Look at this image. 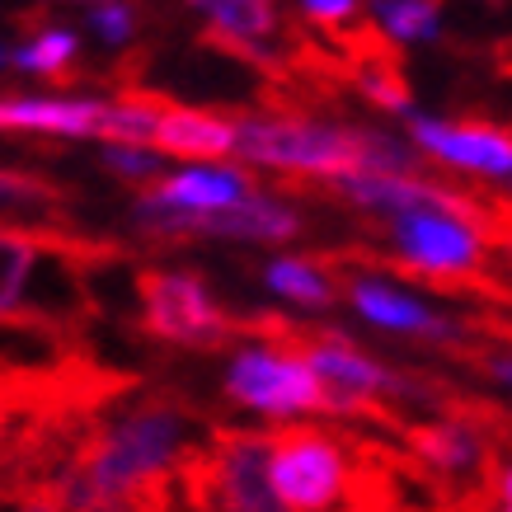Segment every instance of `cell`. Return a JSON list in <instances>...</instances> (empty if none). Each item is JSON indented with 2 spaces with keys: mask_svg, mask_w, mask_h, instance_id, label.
Listing matches in <instances>:
<instances>
[{
  "mask_svg": "<svg viewBox=\"0 0 512 512\" xmlns=\"http://www.w3.org/2000/svg\"><path fill=\"white\" fill-rule=\"evenodd\" d=\"M273 433L207 423L202 442L179 456V503L188 512H287L273 489Z\"/></svg>",
  "mask_w": 512,
  "mask_h": 512,
  "instance_id": "cell-1",
  "label": "cell"
},
{
  "mask_svg": "<svg viewBox=\"0 0 512 512\" xmlns=\"http://www.w3.org/2000/svg\"><path fill=\"white\" fill-rule=\"evenodd\" d=\"M235 156L292 174H343L367 165V127H329L296 113H240Z\"/></svg>",
  "mask_w": 512,
  "mask_h": 512,
  "instance_id": "cell-2",
  "label": "cell"
},
{
  "mask_svg": "<svg viewBox=\"0 0 512 512\" xmlns=\"http://www.w3.org/2000/svg\"><path fill=\"white\" fill-rule=\"evenodd\" d=\"M137 329L156 343L174 348H198V353H221L235 348V315L221 311L207 282L188 268H137Z\"/></svg>",
  "mask_w": 512,
  "mask_h": 512,
  "instance_id": "cell-3",
  "label": "cell"
},
{
  "mask_svg": "<svg viewBox=\"0 0 512 512\" xmlns=\"http://www.w3.org/2000/svg\"><path fill=\"white\" fill-rule=\"evenodd\" d=\"M226 395L245 409L273 414V419H292V414H325V381L273 348H240L226 372Z\"/></svg>",
  "mask_w": 512,
  "mask_h": 512,
  "instance_id": "cell-4",
  "label": "cell"
},
{
  "mask_svg": "<svg viewBox=\"0 0 512 512\" xmlns=\"http://www.w3.org/2000/svg\"><path fill=\"white\" fill-rule=\"evenodd\" d=\"M311 259L325 268L329 278H334V287L353 301V311L367 315L372 325L395 329V334H414V339L437 343V348L451 343V339H461V325H451V320L433 315L423 301H414V296H400L395 287H386V282H376V278H357V268H348V264H329V259H320V254H311Z\"/></svg>",
  "mask_w": 512,
  "mask_h": 512,
  "instance_id": "cell-5",
  "label": "cell"
},
{
  "mask_svg": "<svg viewBox=\"0 0 512 512\" xmlns=\"http://www.w3.org/2000/svg\"><path fill=\"white\" fill-rule=\"evenodd\" d=\"M404 118L423 156L466 174H484V179H512V132H498L489 123H437L419 113H404Z\"/></svg>",
  "mask_w": 512,
  "mask_h": 512,
  "instance_id": "cell-6",
  "label": "cell"
},
{
  "mask_svg": "<svg viewBox=\"0 0 512 512\" xmlns=\"http://www.w3.org/2000/svg\"><path fill=\"white\" fill-rule=\"evenodd\" d=\"M306 231V221L292 207H282L278 198H249L221 207V212H193V240H264V245H282Z\"/></svg>",
  "mask_w": 512,
  "mask_h": 512,
  "instance_id": "cell-7",
  "label": "cell"
},
{
  "mask_svg": "<svg viewBox=\"0 0 512 512\" xmlns=\"http://www.w3.org/2000/svg\"><path fill=\"white\" fill-rule=\"evenodd\" d=\"M151 146H160L165 156H179V160H231L235 156V123L221 118V113L170 104V109L156 118Z\"/></svg>",
  "mask_w": 512,
  "mask_h": 512,
  "instance_id": "cell-8",
  "label": "cell"
},
{
  "mask_svg": "<svg viewBox=\"0 0 512 512\" xmlns=\"http://www.w3.org/2000/svg\"><path fill=\"white\" fill-rule=\"evenodd\" d=\"M71 221H52V226H19V221H0V311H15L29 301V287L38 278V264L52 245H62Z\"/></svg>",
  "mask_w": 512,
  "mask_h": 512,
  "instance_id": "cell-9",
  "label": "cell"
},
{
  "mask_svg": "<svg viewBox=\"0 0 512 512\" xmlns=\"http://www.w3.org/2000/svg\"><path fill=\"white\" fill-rule=\"evenodd\" d=\"M99 99H0V132H43V137H99Z\"/></svg>",
  "mask_w": 512,
  "mask_h": 512,
  "instance_id": "cell-10",
  "label": "cell"
},
{
  "mask_svg": "<svg viewBox=\"0 0 512 512\" xmlns=\"http://www.w3.org/2000/svg\"><path fill=\"white\" fill-rule=\"evenodd\" d=\"M156 198L174 207H193V212H221L231 202L249 198L259 179L245 170H184V174H160L156 184H146Z\"/></svg>",
  "mask_w": 512,
  "mask_h": 512,
  "instance_id": "cell-11",
  "label": "cell"
},
{
  "mask_svg": "<svg viewBox=\"0 0 512 512\" xmlns=\"http://www.w3.org/2000/svg\"><path fill=\"white\" fill-rule=\"evenodd\" d=\"M76 33L66 29H38L29 33V43L10 52V66L29 71V76H47L52 85H76L80 71H76Z\"/></svg>",
  "mask_w": 512,
  "mask_h": 512,
  "instance_id": "cell-12",
  "label": "cell"
},
{
  "mask_svg": "<svg viewBox=\"0 0 512 512\" xmlns=\"http://www.w3.org/2000/svg\"><path fill=\"white\" fill-rule=\"evenodd\" d=\"M268 292H278L282 301H296V306H334L339 301V287L315 259H273L264 268Z\"/></svg>",
  "mask_w": 512,
  "mask_h": 512,
  "instance_id": "cell-13",
  "label": "cell"
},
{
  "mask_svg": "<svg viewBox=\"0 0 512 512\" xmlns=\"http://www.w3.org/2000/svg\"><path fill=\"white\" fill-rule=\"evenodd\" d=\"M372 19L395 43H428V38H437L442 0H376Z\"/></svg>",
  "mask_w": 512,
  "mask_h": 512,
  "instance_id": "cell-14",
  "label": "cell"
},
{
  "mask_svg": "<svg viewBox=\"0 0 512 512\" xmlns=\"http://www.w3.org/2000/svg\"><path fill=\"white\" fill-rule=\"evenodd\" d=\"M71 202V188L52 184L43 174L29 170H0V207H38V212H52V207H66Z\"/></svg>",
  "mask_w": 512,
  "mask_h": 512,
  "instance_id": "cell-15",
  "label": "cell"
},
{
  "mask_svg": "<svg viewBox=\"0 0 512 512\" xmlns=\"http://www.w3.org/2000/svg\"><path fill=\"white\" fill-rule=\"evenodd\" d=\"M104 170H113L118 179H132V184H156L160 174V160L151 151H141L132 141H109V151H104Z\"/></svg>",
  "mask_w": 512,
  "mask_h": 512,
  "instance_id": "cell-16",
  "label": "cell"
},
{
  "mask_svg": "<svg viewBox=\"0 0 512 512\" xmlns=\"http://www.w3.org/2000/svg\"><path fill=\"white\" fill-rule=\"evenodd\" d=\"M137 19L141 10L137 5H127V0H104V5H94L90 10V29L104 38V43H127L132 33H137Z\"/></svg>",
  "mask_w": 512,
  "mask_h": 512,
  "instance_id": "cell-17",
  "label": "cell"
},
{
  "mask_svg": "<svg viewBox=\"0 0 512 512\" xmlns=\"http://www.w3.org/2000/svg\"><path fill=\"white\" fill-rule=\"evenodd\" d=\"M451 357H461V362H470V367H480L484 376H494V381H503V386H512V357H498V353H480V348H470L466 339H451L442 343Z\"/></svg>",
  "mask_w": 512,
  "mask_h": 512,
  "instance_id": "cell-18",
  "label": "cell"
},
{
  "mask_svg": "<svg viewBox=\"0 0 512 512\" xmlns=\"http://www.w3.org/2000/svg\"><path fill=\"white\" fill-rule=\"evenodd\" d=\"M362 0H301V15L311 19L315 29H339L348 19H357Z\"/></svg>",
  "mask_w": 512,
  "mask_h": 512,
  "instance_id": "cell-19",
  "label": "cell"
},
{
  "mask_svg": "<svg viewBox=\"0 0 512 512\" xmlns=\"http://www.w3.org/2000/svg\"><path fill=\"white\" fill-rule=\"evenodd\" d=\"M498 512H512V466L498 475Z\"/></svg>",
  "mask_w": 512,
  "mask_h": 512,
  "instance_id": "cell-20",
  "label": "cell"
},
{
  "mask_svg": "<svg viewBox=\"0 0 512 512\" xmlns=\"http://www.w3.org/2000/svg\"><path fill=\"white\" fill-rule=\"evenodd\" d=\"M0 66H10V47L0 43Z\"/></svg>",
  "mask_w": 512,
  "mask_h": 512,
  "instance_id": "cell-21",
  "label": "cell"
},
{
  "mask_svg": "<svg viewBox=\"0 0 512 512\" xmlns=\"http://www.w3.org/2000/svg\"><path fill=\"white\" fill-rule=\"evenodd\" d=\"M80 5H104V0H80Z\"/></svg>",
  "mask_w": 512,
  "mask_h": 512,
  "instance_id": "cell-22",
  "label": "cell"
}]
</instances>
